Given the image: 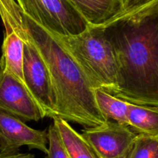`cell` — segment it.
Masks as SVG:
<instances>
[{"instance_id": "cell-1", "label": "cell", "mask_w": 158, "mask_h": 158, "mask_svg": "<svg viewBox=\"0 0 158 158\" xmlns=\"http://www.w3.org/2000/svg\"><path fill=\"white\" fill-rule=\"evenodd\" d=\"M109 40L117 66L115 97L158 106V0L122 11L98 25Z\"/></svg>"}, {"instance_id": "cell-2", "label": "cell", "mask_w": 158, "mask_h": 158, "mask_svg": "<svg viewBox=\"0 0 158 158\" xmlns=\"http://www.w3.org/2000/svg\"><path fill=\"white\" fill-rule=\"evenodd\" d=\"M0 17L3 24L30 43L44 63L55 96L54 118L85 128L108 121L97 107L94 89L83 71L46 27L26 15L15 0H0Z\"/></svg>"}, {"instance_id": "cell-3", "label": "cell", "mask_w": 158, "mask_h": 158, "mask_svg": "<svg viewBox=\"0 0 158 158\" xmlns=\"http://www.w3.org/2000/svg\"><path fill=\"white\" fill-rule=\"evenodd\" d=\"M50 32L77 61L94 89H101L115 96L117 63L112 46L101 28L87 24L83 32L76 35Z\"/></svg>"}, {"instance_id": "cell-4", "label": "cell", "mask_w": 158, "mask_h": 158, "mask_svg": "<svg viewBox=\"0 0 158 158\" xmlns=\"http://www.w3.org/2000/svg\"><path fill=\"white\" fill-rule=\"evenodd\" d=\"M26 15L53 33H80L87 23L67 0H15Z\"/></svg>"}, {"instance_id": "cell-5", "label": "cell", "mask_w": 158, "mask_h": 158, "mask_svg": "<svg viewBox=\"0 0 158 158\" xmlns=\"http://www.w3.org/2000/svg\"><path fill=\"white\" fill-rule=\"evenodd\" d=\"M23 49V78L28 91L46 117L54 118L55 96L49 73L36 51L26 40Z\"/></svg>"}, {"instance_id": "cell-6", "label": "cell", "mask_w": 158, "mask_h": 158, "mask_svg": "<svg viewBox=\"0 0 158 158\" xmlns=\"http://www.w3.org/2000/svg\"><path fill=\"white\" fill-rule=\"evenodd\" d=\"M48 131L35 130L24 121L0 110V154L19 152L27 146L47 154Z\"/></svg>"}, {"instance_id": "cell-7", "label": "cell", "mask_w": 158, "mask_h": 158, "mask_svg": "<svg viewBox=\"0 0 158 158\" xmlns=\"http://www.w3.org/2000/svg\"><path fill=\"white\" fill-rule=\"evenodd\" d=\"M81 134L102 158H126L137 136L128 127L112 120L85 128Z\"/></svg>"}, {"instance_id": "cell-8", "label": "cell", "mask_w": 158, "mask_h": 158, "mask_svg": "<svg viewBox=\"0 0 158 158\" xmlns=\"http://www.w3.org/2000/svg\"><path fill=\"white\" fill-rule=\"evenodd\" d=\"M0 110L24 122L46 117L26 86L3 69L0 73Z\"/></svg>"}, {"instance_id": "cell-9", "label": "cell", "mask_w": 158, "mask_h": 158, "mask_svg": "<svg viewBox=\"0 0 158 158\" xmlns=\"http://www.w3.org/2000/svg\"><path fill=\"white\" fill-rule=\"evenodd\" d=\"M3 26L5 28V34L2 45V56L0 59L2 69L11 74L26 87L23 78L24 43L18 34L10 26L6 24H3Z\"/></svg>"}, {"instance_id": "cell-10", "label": "cell", "mask_w": 158, "mask_h": 158, "mask_svg": "<svg viewBox=\"0 0 158 158\" xmlns=\"http://www.w3.org/2000/svg\"><path fill=\"white\" fill-rule=\"evenodd\" d=\"M88 25L98 26L123 10V0H67Z\"/></svg>"}, {"instance_id": "cell-11", "label": "cell", "mask_w": 158, "mask_h": 158, "mask_svg": "<svg viewBox=\"0 0 158 158\" xmlns=\"http://www.w3.org/2000/svg\"><path fill=\"white\" fill-rule=\"evenodd\" d=\"M52 120L71 158H102L90 143L69 122L60 118Z\"/></svg>"}, {"instance_id": "cell-12", "label": "cell", "mask_w": 158, "mask_h": 158, "mask_svg": "<svg viewBox=\"0 0 158 158\" xmlns=\"http://www.w3.org/2000/svg\"><path fill=\"white\" fill-rule=\"evenodd\" d=\"M128 127L137 134L158 136V106L130 103Z\"/></svg>"}, {"instance_id": "cell-13", "label": "cell", "mask_w": 158, "mask_h": 158, "mask_svg": "<svg viewBox=\"0 0 158 158\" xmlns=\"http://www.w3.org/2000/svg\"><path fill=\"white\" fill-rule=\"evenodd\" d=\"M94 93L97 107L106 120L128 127L130 103L101 89H94Z\"/></svg>"}, {"instance_id": "cell-14", "label": "cell", "mask_w": 158, "mask_h": 158, "mask_svg": "<svg viewBox=\"0 0 158 158\" xmlns=\"http://www.w3.org/2000/svg\"><path fill=\"white\" fill-rule=\"evenodd\" d=\"M126 158H158V136L137 134Z\"/></svg>"}, {"instance_id": "cell-15", "label": "cell", "mask_w": 158, "mask_h": 158, "mask_svg": "<svg viewBox=\"0 0 158 158\" xmlns=\"http://www.w3.org/2000/svg\"><path fill=\"white\" fill-rule=\"evenodd\" d=\"M47 158H71L53 123L48 128Z\"/></svg>"}, {"instance_id": "cell-16", "label": "cell", "mask_w": 158, "mask_h": 158, "mask_svg": "<svg viewBox=\"0 0 158 158\" xmlns=\"http://www.w3.org/2000/svg\"><path fill=\"white\" fill-rule=\"evenodd\" d=\"M154 0H123V10L127 11L151 2Z\"/></svg>"}, {"instance_id": "cell-17", "label": "cell", "mask_w": 158, "mask_h": 158, "mask_svg": "<svg viewBox=\"0 0 158 158\" xmlns=\"http://www.w3.org/2000/svg\"><path fill=\"white\" fill-rule=\"evenodd\" d=\"M0 158H35L33 154L17 152L11 154H0Z\"/></svg>"}, {"instance_id": "cell-18", "label": "cell", "mask_w": 158, "mask_h": 158, "mask_svg": "<svg viewBox=\"0 0 158 158\" xmlns=\"http://www.w3.org/2000/svg\"><path fill=\"white\" fill-rule=\"evenodd\" d=\"M2 73V67H1V65H0V73Z\"/></svg>"}]
</instances>
